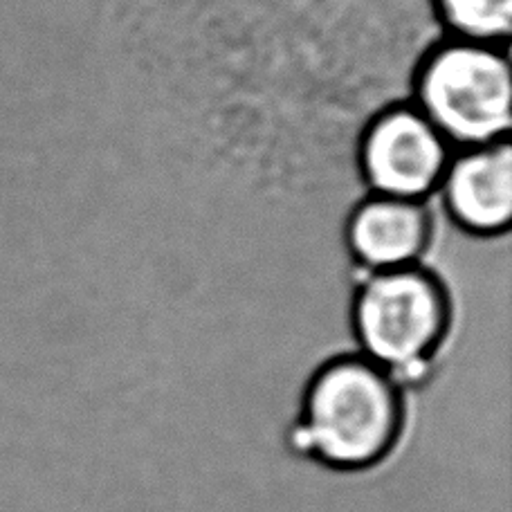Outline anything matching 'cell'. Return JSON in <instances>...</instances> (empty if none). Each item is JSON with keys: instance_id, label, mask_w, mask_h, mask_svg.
Masks as SVG:
<instances>
[{"instance_id": "obj_4", "label": "cell", "mask_w": 512, "mask_h": 512, "mask_svg": "<svg viewBox=\"0 0 512 512\" xmlns=\"http://www.w3.org/2000/svg\"><path fill=\"white\" fill-rule=\"evenodd\" d=\"M454 146L411 102L393 104L364 126L358 169L367 194L429 200Z\"/></svg>"}, {"instance_id": "obj_5", "label": "cell", "mask_w": 512, "mask_h": 512, "mask_svg": "<svg viewBox=\"0 0 512 512\" xmlns=\"http://www.w3.org/2000/svg\"><path fill=\"white\" fill-rule=\"evenodd\" d=\"M434 200L461 232L497 236L512 221V146L510 140L454 149Z\"/></svg>"}, {"instance_id": "obj_1", "label": "cell", "mask_w": 512, "mask_h": 512, "mask_svg": "<svg viewBox=\"0 0 512 512\" xmlns=\"http://www.w3.org/2000/svg\"><path fill=\"white\" fill-rule=\"evenodd\" d=\"M400 418V387L362 353L319 367L301 409L310 454L344 470L378 463L396 441Z\"/></svg>"}, {"instance_id": "obj_7", "label": "cell", "mask_w": 512, "mask_h": 512, "mask_svg": "<svg viewBox=\"0 0 512 512\" xmlns=\"http://www.w3.org/2000/svg\"><path fill=\"white\" fill-rule=\"evenodd\" d=\"M434 12L450 39L510 45L512 0H434Z\"/></svg>"}, {"instance_id": "obj_3", "label": "cell", "mask_w": 512, "mask_h": 512, "mask_svg": "<svg viewBox=\"0 0 512 512\" xmlns=\"http://www.w3.org/2000/svg\"><path fill=\"white\" fill-rule=\"evenodd\" d=\"M411 104L454 149L510 140V45L441 41L420 63Z\"/></svg>"}, {"instance_id": "obj_2", "label": "cell", "mask_w": 512, "mask_h": 512, "mask_svg": "<svg viewBox=\"0 0 512 512\" xmlns=\"http://www.w3.org/2000/svg\"><path fill=\"white\" fill-rule=\"evenodd\" d=\"M447 315L443 281L425 263L367 272L351 308L360 353L387 371L398 387L427 376Z\"/></svg>"}, {"instance_id": "obj_6", "label": "cell", "mask_w": 512, "mask_h": 512, "mask_svg": "<svg viewBox=\"0 0 512 512\" xmlns=\"http://www.w3.org/2000/svg\"><path fill=\"white\" fill-rule=\"evenodd\" d=\"M432 232V198L407 200L367 194L346 218L344 241L360 268L378 272L423 261Z\"/></svg>"}]
</instances>
